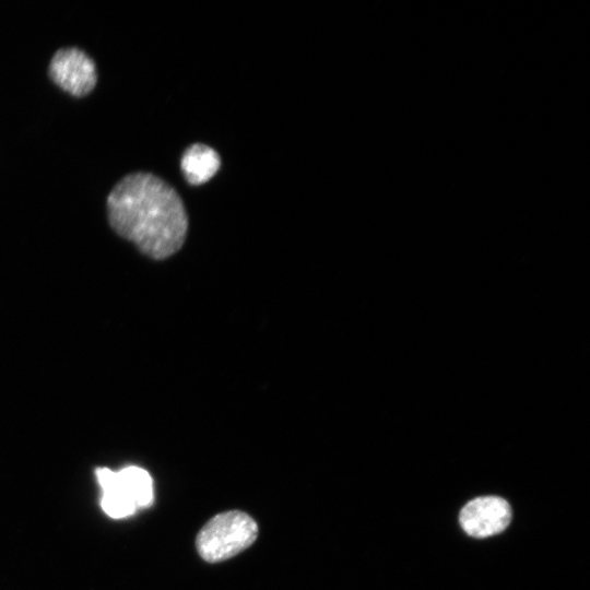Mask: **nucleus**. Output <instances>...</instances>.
Segmentation results:
<instances>
[{"mask_svg": "<svg viewBox=\"0 0 590 590\" xmlns=\"http://www.w3.org/2000/svg\"><path fill=\"white\" fill-rule=\"evenodd\" d=\"M110 227L145 256L162 260L185 243L188 216L177 191L146 172L123 176L106 199Z\"/></svg>", "mask_w": 590, "mask_h": 590, "instance_id": "obj_1", "label": "nucleus"}, {"mask_svg": "<svg viewBox=\"0 0 590 590\" xmlns=\"http://www.w3.org/2000/svg\"><path fill=\"white\" fill-rule=\"evenodd\" d=\"M94 472L103 492L101 507L107 516L121 519L152 505L153 481L144 469L131 465L115 472L96 468Z\"/></svg>", "mask_w": 590, "mask_h": 590, "instance_id": "obj_2", "label": "nucleus"}, {"mask_svg": "<svg viewBox=\"0 0 590 590\" xmlns=\"http://www.w3.org/2000/svg\"><path fill=\"white\" fill-rule=\"evenodd\" d=\"M258 535L256 521L239 510H229L212 517L199 531L196 546L209 563L228 559L248 546Z\"/></svg>", "mask_w": 590, "mask_h": 590, "instance_id": "obj_3", "label": "nucleus"}, {"mask_svg": "<svg viewBox=\"0 0 590 590\" xmlns=\"http://www.w3.org/2000/svg\"><path fill=\"white\" fill-rule=\"evenodd\" d=\"M48 75L58 87L74 97L88 95L98 80L93 58L75 46L55 51L48 64Z\"/></svg>", "mask_w": 590, "mask_h": 590, "instance_id": "obj_4", "label": "nucleus"}, {"mask_svg": "<svg viewBox=\"0 0 590 590\" xmlns=\"http://www.w3.org/2000/svg\"><path fill=\"white\" fill-rule=\"evenodd\" d=\"M511 519L509 504L497 496L477 497L460 512L462 529L473 538H487L504 531Z\"/></svg>", "mask_w": 590, "mask_h": 590, "instance_id": "obj_5", "label": "nucleus"}, {"mask_svg": "<svg viewBox=\"0 0 590 590\" xmlns=\"http://www.w3.org/2000/svg\"><path fill=\"white\" fill-rule=\"evenodd\" d=\"M180 165L189 184L201 185L215 175L221 166V158L214 149L194 143L186 149Z\"/></svg>", "mask_w": 590, "mask_h": 590, "instance_id": "obj_6", "label": "nucleus"}]
</instances>
